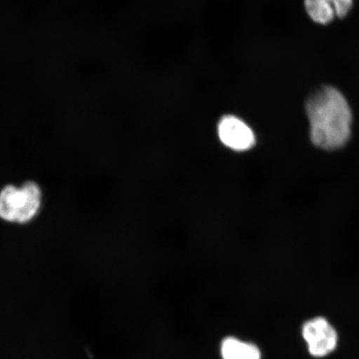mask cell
<instances>
[{
  "label": "cell",
  "instance_id": "obj_4",
  "mask_svg": "<svg viewBox=\"0 0 359 359\" xmlns=\"http://www.w3.org/2000/svg\"><path fill=\"white\" fill-rule=\"evenodd\" d=\"M217 135L224 147L238 152L249 151L257 141L250 126L234 115L224 116L219 121Z\"/></svg>",
  "mask_w": 359,
  "mask_h": 359
},
{
  "label": "cell",
  "instance_id": "obj_1",
  "mask_svg": "<svg viewBox=\"0 0 359 359\" xmlns=\"http://www.w3.org/2000/svg\"><path fill=\"white\" fill-rule=\"evenodd\" d=\"M311 140L325 150L344 147L351 135L352 112L343 94L325 87L309 98L306 104Z\"/></svg>",
  "mask_w": 359,
  "mask_h": 359
},
{
  "label": "cell",
  "instance_id": "obj_6",
  "mask_svg": "<svg viewBox=\"0 0 359 359\" xmlns=\"http://www.w3.org/2000/svg\"><path fill=\"white\" fill-rule=\"evenodd\" d=\"M223 359H260L259 349L253 344L228 338L222 344Z\"/></svg>",
  "mask_w": 359,
  "mask_h": 359
},
{
  "label": "cell",
  "instance_id": "obj_2",
  "mask_svg": "<svg viewBox=\"0 0 359 359\" xmlns=\"http://www.w3.org/2000/svg\"><path fill=\"white\" fill-rule=\"evenodd\" d=\"M43 202V193L39 183L26 181L20 185L7 184L0 189V219L24 226L37 218Z\"/></svg>",
  "mask_w": 359,
  "mask_h": 359
},
{
  "label": "cell",
  "instance_id": "obj_5",
  "mask_svg": "<svg viewBox=\"0 0 359 359\" xmlns=\"http://www.w3.org/2000/svg\"><path fill=\"white\" fill-rule=\"evenodd\" d=\"M353 0H305V8L311 19L326 25L334 17L343 18L351 8Z\"/></svg>",
  "mask_w": 359,
  "mask_h": 359
},
{
  "label": "cell",
  "instance_id": "obj_3",
  "mask_svg": "<svg viewBox=\"0 0 359 359\" xmlns=\"http://www.w3.org/2000/svg\"><path fill=\"white\" fill-rule=\"evenodd\" d=\"M302 334L311 355L323 358L334 351L338 344V334L329 321L318 317L305 323Z\"/></svg>",
  "mask_w": 359,
  "mask_h": 359
}]
</instances>
